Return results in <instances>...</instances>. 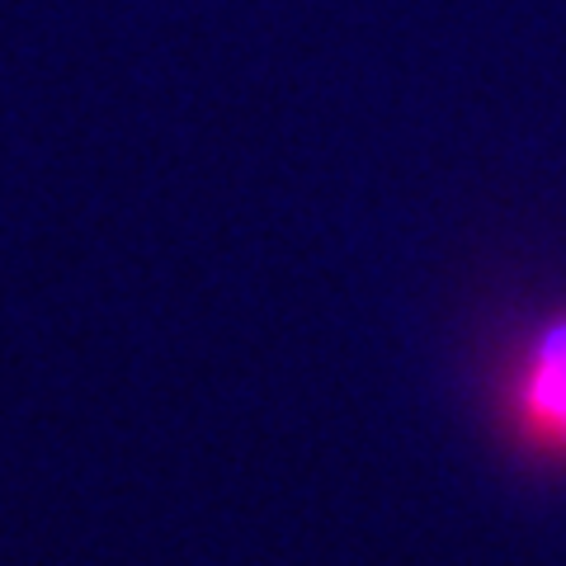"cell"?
Masks as SVG:
<instances>
[{"instance_id":"1","label":"cell","mask_w":566,"mask_h":566,"mask_svg":"<svg viewBox=\"0 0 566 566\" xmlns=\"http://www.w3.org/2000/svg\"><path fill=\"white\" fill-rule=\"evenodd\" d=\"M501 420L534 463L566 468V316L538 326L501 378Z\"/></svg>"}]
</instances>
